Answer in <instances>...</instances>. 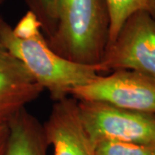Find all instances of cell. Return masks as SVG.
Segmentation results:
<instances>
[{
    "mask_svg": "<svg viewBox=\"0 0 155 155\" xmlns=\"http://www.w3.org/2000/svg\"><path fill=\"white\" fill-rule=\"evenodd\" d=\"M105 0H57V22L48 38L58 54L76 63L97 66L109 40Z\"/></svg>",
    "mask_w": 155,
    "mask_h": 155,
    "instance_id": "obj_1",
    "label": "cell"
},
{
    "mask_svg": "<svg viewBox=\"0 0 155 155\" xmlns=\"http://www.w3.org/2000/svg\"><path fill=\"white\" fill-rule=\"evenodd\" d=\"M0 44L21 61L35 80L56 101L71 96L74 89L97 77V66L76 63L52 49L42 33L20 39L6 22L0 29Z\"/></svg>",
    "mask_w": 155,
    "mask_h": 155,
    "instance_id": "obj_2",
    "label": "cell"
},
{
    "mask_svg": "<svg viewBox=\"0 0 155 155\" xmlns=\"http://www.w3.org/2000/svg\"><path fill=\"white\" fill-rule=\"evenodd\" d=\"M77 105L80 121L94 146L102 140L155 143V114L99 101L77 100Z\"/></svg>",
    "mask_w": 155,
    "mask_h": 155,
    "instance_id": "obj_3",
    "label": "cell"
},
{
    "mask_svg": "<svg viewBox=\"0 0 155 155\" xmlns=\"http://www.w3.org/2000/svg\"><path fill=\"white\" fill-rule=\"evenodd\" d=\"M99 72L131 70L155 78V18L137 12L123 24L97 65Z\"/></svg>",
    "mask_w": 155,
    "mask_h": 155,
    "instance_id": "obj_4",
    "label": "cell"
},
{
    "mask_svg": "<svg viewBox=\"0 0 155 155\" xmlns=\"http://www.w3.org/2000/svg\"><path fill=\"white\" fill-rule=\"evenodd\" d=\"M77 100L99 101L130 110L155 114V78L131 70L98 74L88 84L74 89Z\"/></svg>",
    "mask_w": 155,
    "mask_h": 155,
    "instance_id": "obj_5",
    "label": "cell"
},
{
    "mask_svg": "<svg viewBox=\"0 0 155 155\" xmlns=\"http://www.w3.org/2000/svg\"><path fill=\"white\" fill-rule=\"evenodd\" d=\"M43 126L53 155H96L94 144L80 121L74 97L56 100Z\"/></svg>",
    "mask_w": 155,
    "mask_h": 155,
    "instance_id": "obj_6",
    "label": "cell"
},
{
    "mask_svg": "<svg viewBox=\"0 0 155 155\" xmlns=\"http://www.w3.org/2000/svg\"><path fill=\"white\" fill-rule=\"evenodd\" d=\"M42 91L22 62L0 44V125L8 124Z\"/></svg>",
    "mask_w": 155,
    "mask_h": 155,
    "instance_id": "obj_7",
    "label": "cell"
},
{
    "mask_svg": "<svg viewBox=\"0 0 155 155\" xmlns=\"http://www.w3.org/2000/svg\"><path fill=\"white\" fill-rule=\"evenodd\" d=\"M8 137L3 155H48L43 123L27 110L19 111L8 122Z\"/></svg>",
    "mask_w": 155,
    "mask_h": 155,
    "instance_id": "obj_8",
    "label": "cell"
},
{
    "mask_svg": "<svg viewBox=\"0 0 155 155\" xmlns=\"http://www.w3.org/2000/svg\"><path fill=\"white\" fill-rule=\"evenodd\" d=\"M109 20V40L106 48L116 40L123 24L137 12H147L155 18V0H105Z\"/></svg>",
    "mask_w": 155,
    "mask_h": 155,
    "instance_id": "obj_9",
    "label": "cell"
},
{
    "mask_svg": "<svg viewBox=\"0 0 155 155\" xmlns=\"http://www.w3.org/2000/svg\"><path fill=\"white\" fill-rule=\"evenodd\" d=\"M96 155H155L154 144L102 140L95 144Z\"/></svg>",
    "mask_w": 155,
    "mask_h": 155,
    "instance_id": "obj_10",
    "label": "cell"
},
{
    "mask_svg": "<svg viewBox=\"0 0 155 155\" xmlns=\"http://www.w3.org/2000/svg\"><path fill=\"white\" fill-rule=\"evenodd\" d=\"M29 10L38 17L48 38L54 32L57 22V0H25Z\"/></svg>",
    "mask_w": 155,
    "mask_h": 155,
    "instance_id": "obj_11",
    "label": "cell"
},
{
    "mask_svg": "<svg viewBox=\"0 0 155 155\" xmlns=\"http://www.w3.org/2000/svg\"><path fill=\"white\" fill-rule=\"evenodd\" d=\"M12 28V33L20 39H29L42 33L41 23L38 17L31 11L28 12L19 20L15 27Z\"/></svg>",
    "mask_w": 155,
    "mask_h": 155,
    "instance_id": "obj_12",
    "label": "cell"
},
{
    "mask_svg": "<svg viewBox=\"0 0 155 155\" xmlns=\"http://www.w3.org/2000/svg\"><path fill=\"white\" fill-rule=\"evenodd\" d=\"M8 124L0 125V155L4 154V151L8 137Z\"/></svg>",
    "mask_w": 155,
    "mask_h": 155,
    "instance_id": "obj_13",
    "label": "cell"
},
{
    "mask_svg": "<svg viewBox=\"0 0 155 155\" xmlns=\"http://www.w3.org/2000/svg\"><path fill=\"white\" fill-rule=\"evenodd\" d=\"M4 2H5V0H0V29L3 28V26L6 23L4 17H2V14H1V9H2L3 5H4Z\"/></svg>",
    "mask_w": 155,
    "mask_h": 155,
    "instance_id": "obj_14",
    "label": "cell"
}]
</instances>
